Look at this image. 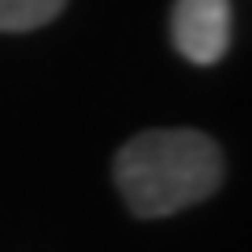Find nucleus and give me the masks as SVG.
Masks as SVG:
<instances>
[{
	"mask_svg": "<svg viewBox=\"0 0 252 252\" xmlns=\"http://www.w3.org/2000/svg\"><path fill=\"white\" fill-rule=\"evenodd\" d=\"M118 193L139 219H164L198 206L223 181V152L202 130H143L114 160Z\"/></svg>",
	"mask_w": 252,
	"mask_h": 252,
	"instance_id": "obj_1",
	"label": "nucleus"
},
{
	"mask_svg": "<svg viewBox=\"0 0 252 252\" xmlns=\"http://www.w3.org/2000/svg\"><path fill=\"white\" fill-rule=\"evenodd\" d=\"M172 42L198 67L219 63L231 46V0H177Z\"/></svg>",
	"mask_w": 252,
	"mask_h": 252,
	"instance_id": "obj_2",
	"label": "nucleus"
},
{
	"mask_svg": "<svg viewBox=\"0 0 252 252\" xmlns=\"http://www.w3.org/2000/svg\"><path fill=\"white\" fill-rule=\"evenodd\" d=\"M67 0H0V30L21 34V30H38L51 17H59V9Z\"/></svg>",
	"mask_w": 252,
	"mask_h": 252,
	"instance_id": "obj_3",
	"label": "nucleus"
}]
</instances>
